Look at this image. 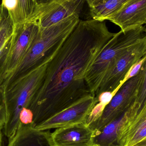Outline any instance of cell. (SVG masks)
<instances>
[{"label": "cell", "mask_w": 146, "mask_h": 146, "mask_svg": "<svg viewBox=\"0 0 146 146\" xmlns=\"http://www.w3.org/2000/svg\"><path fill=\"white\" fill-rule=\"evenodd\" d=\"M115 33L109 31L105 21L80 20L47 64L42 84L27 108L33 113L34 127L92 94L86 73Z\"/></svg>", "instance_id": "obj_1"}, {"label": "cell", "mask_w": 146, "mask_h": 146, "mask_svg": "<svg viewBox=\"0 0 146 146\" xmlns=\"http://www.w3.org/2000/svg\"><path fill=\"white\" fill-rule=\"evenodd\" d=\"M74 15L41 31L26 55L1 86L8 91L28 74L51 60L80 21Z\"/></svg>", "instance_id": "obj_2"}, {"label": "cell", "mask_w": 146, "mask_h": 146, "mask_svg": "<svg viewBox=\"0 0 146 146\" xmlns=\"http://www.w3.org/2000/svg\"><path fill=\"white\" fill-rule=\"evenodd\" d=\"M141 26L116 33L96 57L86 73L85 79L92 94H95L107 72L117 60L146 36Z\"/></svg>", "instance_id": "obj_3"}, {"label": "cell", "mask_w": 146, "mask_h": 146, "mask_svg": "<svg viewBox=\"0 0 146 146\" xmlns=\"http://www.w3.org/2000/svg\"><path fill=\"white\" fill-rule=\"evenodd\" d=\"M47 64L30 73L9 90L4 92L7 118L2 129L8 139L16 133L21 112L24 108L29 107L41 86Z\"/></svg>", "instance_id": "obj_4"}, {"label": "cell", "mask_w": 146, "mask_h": 146, "mask_svg": "<svg viewBox=\"0 0 146 146\" xmlns=\"http://www.w3.org/2000/svg\"><path fill=\"white\" fill-rule=\"evenodd\" d=\"M143 67L138 74L122 86L106 106L100 117L89 125L94 133L121 116L137 100L142 80Z\"/></svg>", "instance_id": "obj_5"}, {"label": "cell", "mask_w": 146, "mask_h": 146, "mask_svg": "<svg viewBox=\"0 0 146 146\" xmlns=\"http://www.w3.org/2000/svg\"><path fill=\"white\" fill-rule=\"evenodd\" d=\"M146 55V35L137 44L118 58L105 76L95 94L119 89L130 68Z\"/></svg>", "instance_id": "obj_6"}, {"label": "cell", "mask_w": 146, "mask_h": 146, "mask_svg": "<svg viewBox=\"0 0 146 146\" xmlns=\"http://www.w3.org/2000/svg\"><path fill=\"white\" fill-rule=\"evenodd\" d=\"M41 29L38 23L31 18L23 23L15 25L4 80L13 72L31 49Z\"/></svg>", "instance_id": "obj_7"}, {"label": "cell", "mask_w": 146, "mask_h": 146, "mask_svg": "<svg viewBox=\"0 0 146 146\" xmlns=\"http://www.w3.org/2000/svg\"><path fill=\"white\" fill-rule=\"evenodd\" d=\"M146 139V98L142 106L136 100L123 115L118 146H135Z\"/></svg>", "instance_id": "obj_8"}, {"label": "cell", "mask_w": 146, "mask_h": 146, "mask_svg": "<svg viewBox=\"0 0 146 146\" xmlns=\"http://www.w3.org/2000/svg\"><path fill=\"white\" fill-rule=\"evenodd\" d=\"M86 0H48L38 4L30 18L41 28L60 22L74 15H80Z\"/></svg>", "instance_id": "obj_9"}, {"label": "cell", "mask_w": 146, "mask_h": 146, "mask_svg": "<svg viewBox=\"0 0 146 146\" xmlns=\"http://www.w3.org/2000/svg\"><path fill=\"white\" fill-rule=\"evenodd\" d=\"M97 103L98 101L95 96L92 94L88 95L39 123L34 128L38 130H50L86 123L89 114Z\"/></svg>", "instance_id": "obj_10"}, {"label": "cell", "mask_w": 146, "mask_h": 146, "mask_svg": "<svg viewBox=\"0 0 146 146\" xmlns=\"http://www.w3.org/2000/svg\"><path fill=\"white\" fill-rule=\"evenodd\" d=\"M94 132L86 123L56 128L51 133L54 146H92Z\"/></svg>", "instance_id": "obj_11"}, {"label": "cell", "mask_w": 146, "mask_h": 146, "mask_svg": "<svg viewBox=\"0 0 146 146\" xmlns=\"http://www.w3.org/2000/svg\"><path fill=\"white\" fill-rule=\"evenodd\" d=\"M107 20L119 26L122 31L146 25V0H129Z\"/></svg>", "instance_id": "obj_12"}, {"label": "cell", "mask_w": 146, "mask_h": 146, "mask_svg": "<svg viewBox=\"0 0 146 146\" xmlns=\"http://www.w3.org/2000/svg\"><path fill=\"white\" fill-rule=\"evenodd\" d=\"M15 25L7 10L0 4V86L4 80Z\"/></svg>", "instance_id": "obj_13"}, {"label": "cell", "mask_w": 146, "mask_h": 146, "mask_svg": "<svg viewBox=\"0 0 146 146\" xmlns=\"http://www.w3.org/2000/svg\"><path fill=\"white\" fill-rule=\"evenodd\" d=\"M7 146H54L50 130L33 127L19 128L8 139Z\"/></svg>", "instance_id": "obj_14"}, {"label": "cell", "mask_w": 146, "mask_h": 146, "mask_svg": "<svg viewBox=\"0 0 146 146\" xmlns=\"http://www.w3.org/2000/svg\"><path fill=\"white\" fill-rule=\"evenodd\" d=\"M15 25L25 22L33 13L37 4L35 0H2Z\"/></svg>", "instance_id": "obj_15"}, {"label": "cell", "mask_w": 146, "mask_h": 146, "mask_svg": "<svg viewBox=\"0 0 146 146\" xmlns=\"http://www.w3.org/2000/svg\"><path fill=\"white\" fill-rule=\"evenodd\" d=\"M129 0H105L94 7L90 8L92 19L105 21L117 13Z\"/></svg>", "instance_id": "obj_16"}, {"label": "cell", "mask_w": 146, "mask_h": 146, "mask_svg": "<svg viewBox=\"0 0 146 146\" xmlns=\"http://www.w3.org/2000/svg\"><path fill=\"white\" fill-rule=\"evenodd\" d=\"M106 106L101 102H98L93 108L89 114L86 121V124H90L97 121L100 117Z\"/></svg>", "instance_id": "obj_17"}, {"label": "cell", "mask_w": 146, "mask_h": 146, "mask_svg": "<svg viewBox=\"0 0 146 146\" xmlns=\"http://www.w3.org/2000/svg\"><path fill=\"white\" fill-rule=\"evenodd\" d=\"M146 60V55L142 57L139 61H138L133 66H132L127 74L126 75L124 79H123V81L121 83L122 86L128 80L131 78H133V77L139 74L142 68L143 67L144 63H145Z\"/></svg>", "instance_id": "obj_18"}, {"label": "cell", "mask_w": 146, "mask_h": 146, "mask_svg": "<svg viewBox=\"0 0 146 146\" xmlns=\"http://www.w3.org/2000/svg\"><path fill=\"white\" fill-rule=\"evenodd\" d=\"M143 70L142 80L137 98V101L140 104L141 106L146 98V60L143 66Z\"/></svg>", "instance_id": "obj_19"}, {"label": "cell", "mask_w": 146, "mask_h": 146, "mask_svg": "<svg viewBox=\"0 0 146 146\" xmlns=\"http://www.w3.org/2000/svg\"><path fill=\"white\" fill-rule=\"evenodd\" d=\"M7 111L4 99V91L0 86V127L2 129L6 122Z\"/></svg>", "instance_id": "obj_20"}, {"label": "cell", "mask_w": 146, "mask_h": 146, "mask_svg": "<svg viewBox=\"0 0 146 146\" xmlns=\"http://www.w3.org/2000/svg\"><path fill=\"white\" fill-rule=\"evenodd\" d=\"M104 1L105 0H86V2L89 8H91L100 4Z\"/></svg>", "instance_id": "obj_21"}, {"label": "cell", "mask_w": 146, "mask_h": 146, "mask_svg": "<svg viewBox=\"0 0 146 146\" xmlns=\"http://www.w3.org/2000/svg\"><path fill=\"white\" fill-rule=\"evenodd\" d=\"M3 133L2 129L0 128V146H3Z\"/></svg>", "instance_id": "obj_22"}, {"label": "cell", "mask_w": 146, "mask_h": 146, "mask_svg": "<svg viewBox=\"0 0 146 146\" xmlns=\"http://www.w3.org/2000/svg\"><path fill=\"white\" fill-rule=\"evenodd\" d=\"M135 146H146V139Z\"/></svg>", "instance_id": "obj_23"}, {"label": "cell", "mask_w": 146, "mask_h": 146, "mask_svg": "<svg viewBox=\"0 0 146 146\" xmlns=\"http://www.w3.org/2000/svg\"><path fill=\"white\" fill-rule=\"evenodd\" d=\"M48 0H35L37 4H40V3H42L45 2Z\"/></svg>", "instance_id": "obj_24"}, {"label": "cell", "mask_w": 146, "mask_h": 146, "mask_svg": "<svg viewBox=\"0 0 146 146\" xmlns=\"http://www.w3.org/2000/svg\"><path fill=\"white\" fill-rule=\"evenodd\" d=\"M145 33H146V27H145Z\"/></svg>", "instance_id": "obj_25"}, {"label": "cell", "mask_w": 146, "mask_h": 146, "mask_svg": "<svg viewBox=\"0 0 146 146\" xmlns=\"http://www.w3.org/2000/svg\"><path fill=\"white\" fill-rule=\"evenodd\" d=\"M0 128H1V127H0Z\"/></svg>", "instance_id": "obj_26"}, {"label": "cell", "mask_w": 146, "mask_h": 146, "mask_svg": "<svg viewBox=\"0 0 146 146\" xmlns=\"http://www.w3.org/2000/svg\"></svg>", "instance_id": "obj_27"}]
</instances>
